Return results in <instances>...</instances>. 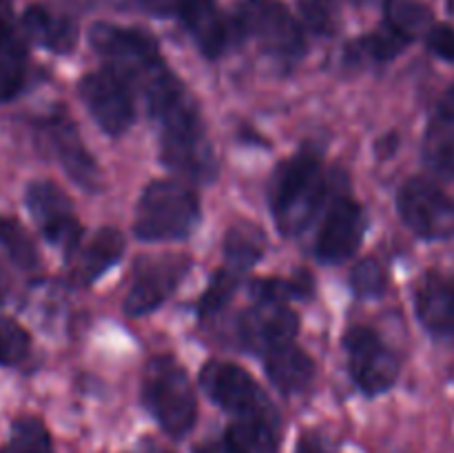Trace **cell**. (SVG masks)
<instances>
[{
    "label": "cell",
    "mask_w": 454,
    "mask_h": 453,
    "mask_svg": "<svg viewBox=\"0 0 454 453\" xmlns=\"http://www.w3.org/2000/svg\"><path fill=\"white\" fill-rule=\"evenodd\" d=\"M140 91L158 127L160 163L186 182H215L220 176V158L208 136L202 109L189 87L162 65L142 80Z\"/></svg>",
    "instance_id": "obj_1"
},
{
    "label": "cell",
    "mask_w": 454,
    "mask_h": 453,
    "mask_svg": "<svg viewBox=\"0 0 454 453\" xmlns=\"http://www.w3.org/2000/svg\"><path fill=\"white\" fill-rule=\"evenodd\" d=\"M335 182V178L326 173L322 147L301 145L295 154L282 160L266 191L270 216L279 234L286 238L304 234L328 204Z\"/></svg>",
    "instance_id": "obj_2"
},
{
    "label": "cell",
    "mask_w": 454,
    "mask_h": 453,
    "mask_svg": "<svg viewBox=\"0 0 454 453\" xmlns=\"http://www.w3.org/2000/svg\"><path fill=\"white\" fill-rule=\"evenodd\" d=\"M140 398L160 429L182 440L198 422V395L186 369L171 354H158L145 364Z\"/></svg>",
    "instance_id": "obj_3"
},
{
    "label": "cell",
    "mask_w": 454,
    "mask_h": 453,
    "mask_svg": "<svg viewBox=\"0 0 454 453\" xmlns=\"http://www.w3.org/2000/svg\"><path fill=\"white\" fill-rule=\"evenodd\" d=\"M200 218L202 203L198 191L182 180L160 178L140 194L133 234L145 242H176L198 229Z\"/></svg>",
    "instance_id": "obj_4"
},
{
    "label": "cell",
    "mask_w": 454,
    "mask_h": 453,
    "mask_svg": "<svg viewBox=\"0 0 454 453\" xmlns=\"http://www.w3.org/2000/svg\"><path fill=\"white\" fill-rule=\"evenodd\" d=\"M239 40H251L273 60L295 65L306 53L304 27L282 0H242L233 13Z\"/></svg>",
    "instance_id": "obj_5"
},
{
    "label": "cell",
    "mask_w": 454,
    "mask_h": 453,
    "mask_svg": "<svg viewBox=\"0 0 454 453\" xmlns=\"http://www.w3.org/2000/svg\"><path fill=\"white\" fill-rule=\"evenodd\" d=\"M35 142L44 154L51 155L75 187L89 194L105 189V173L84 145L78 123L62 105L51 107L47 114L34 120Z\"/></svg>",
    "instance_id": "obj_6"
},
{
    "label": "cell",
    "mask_w": 454,
    "mask_h": 453,
    "mask_svg": "<svg viewBox=\"0 0 454 453\" xmlns=\"http://www.w3.org/2000/svg\"><path fill=\"white\" fill-rule=\"evenodd\" d=\"M87 38L93 52L105 58V65L127 76L133 87L140 84L151 71L167 65L158 38L146 29L120 27L114 22H93Z\"/></svg>",
    "instance_id": "obj_7"
},
{
    "label": "cell",
    "mask_w": 454,
    "mask_h": 453,
    "mask_svg": "<svg viewBox=\"0 0 454 453\" xmlns=\"http://www.w3.org/2000/svg\"><path fill=\"white\" fill-rule=\"evenodd\" d=\"M78 96L106 136H124L136 123V87L114 67L105 65L102 69L82 76L78 83Z\"/></svg>",
    "instance_id": "obj_8"
},
{
    "label": "cell",
    "mask_w": 454,
    "mask_h": 453,
    "mask_svg": "<svg viewBox=\"0 0 454 453\" xmlns=\"http://www.w3.org/2000/svg\"><path fill=\"white\" fill-rule=\"evenodd\" d=\"M22 200L44 242L62 251L65 258L74 256L84 240V226L65 189L49 178H38L25 187Z\"/></svg>",
    "instance_id": "obj_9"
},
{
    "label": "cell",
    "mask_w": 454,
    "mask_h": 453,
    "mask_svg": "<svg viewBox=\"0 0 454 453\" xmlns=\"http://www.w3.org/2000/svg\"><path fill=\"white\" fill-rule=\"evenodd\" d=\"M366 231V209L335 182V191L328 200L326 213L315 238V258L322 265H344L359 251Z\"/></svg>",
    "instance_id": "obj_10"
},
{
    "label": "cell",
    "mask_w": 454,
    "mask_h": 453,
    "mask_svg": "<svg viewBox=\"0 0 454 453\" xmlns=\"http://www.w3.org/2000/svg\"><path fill=\"white\" fill-rule=\"evenodd\" d=\"M397 213L419 238H454V198L428 178H411L399 187Z\"/></svg>",
    "instance_id": "obj_11"
},
{
    "label": "cell",
    "mask_w": 454,
    "mask_h": 453,
    "mask_svg": "<svg viewBox=\"0 0 454 453\" xmlns=\"http://www.w3.org/2000/svg\"><path fill=\"white\" fill-rule=\"evenodd\" d=\"M348 373L357 389L368 398L388 393L399 378V358L371 327L348 329L344 336Z\"/></svg>",
    "instance_id": "obj_12"
},
{
    "label": "cell",
    "mask_w": 454,
    "mask_h": 453,
    "mask_svg": "<svg viewBox=\"0 0 454 453\" xmlns=\"http://www.w3.org/2000/svg\"><path fill=\"white\" fill-rule=\"evenodd\" d=\"M193 269V258L186 253H160L137 260L136 278L124 298V314L129 318H145L164 305L182 280Z\"/></svg>",
    "instance_id": "obj_13"
},
{
    "label": "cell",
    "mask_w": 454,
    "mask_h": 453,
    "mask_svg": "<svg viewBox=\"0 0 454 453\" xmlns=\"http://www.w3.org/2000/svg\"><path fill=\"white\" fill-rule=\"evenodd\" d=\"M200 386L213 404L233 417L270 407L255 378L229 360H208L200 369Z\"/></svg>",
    "instance_id": "obj_14"
},
{
    "label": "cell",
    "mask_w": 454,
    "mask_h": 453,
    "mask_svg": "<svg viewBox=\"0 0 454 453\" xmlns=\"http://www.w3.org/2000/svg\"><path fill=\"white\" fill-rule=\"evenodd\" d=\"M300 315L282 302H255L238 320V338L251 354L264 358L270 351L295 342Z\"/></svg>",
    "instance_id": "obj_15"
},
{
    "label": "cell",
    "mask_w": 454,
    "mask_h": 453,
    "mask_svg": "<svg viewBox=\"0 0 454 453\" xmlns=\"http://www.w3.org/2000/svg\"><path fill=\"white\" fill-rule=\"evenodd\" d=\"M124 251H127V242H124L122 231L115 226H100L87 240H82L74 256L67 258L69 282L80 289L91 287L111 266L118 265Z\"/></svg>",
    "instance_id": "obj_16"
},
{
    "label": "cell",
    "mask_w": 454,
    "mask_h": 453,
    "mask_svg": "<svg viewBox=\"0 0 454 453\" xmlns=\"http://www.w3.org/2000/svg\"><path fill=\"white\" fill-rule=\"evenodd\" d=\"M182 27L207 58L224 56L238 38L233 18L222 13L217 0H189L180 16Z\"/></svg>",
    "instance_id": "obj_17"
},
{
    "label": "cell",
    "mask_w": 454,
    "mask_h": 453,
    "mask_svg": "<svg viewBox=\"0 0 454 453\" xmlns=\"http://www.w3.org/2000/svg\"><path fill=\"white\" fill-rule=\"evenodd\" d=\"M415 311L421 327L437 340H454V275L428 271L415 289Z\"/></svg>",
    "instance_id": "obj_18"
},
{
    "label": "cell",
    "mask_w": 454,
    "mask_h": 453,
    "mask_svg": "<svg viewBox=\"0 0 454 453\" xmlns=\"http://www.w3.org/2000/svg\"><path fill=\"white\" fill-rule=\"evenodd\" d=\"M279 444L282 417L270 404L260 411L235 417L224 431L222 453H279Z\"/></svg>",
    "instance_id": "obj_19"
},
{
    "label": "cell",
    "mask_w": 454,
    "mask_h": 453,
    "mask_svg": "<svg viewBox=\"0 0 454 453\" xmlns=\"http://www.w3.org/2000/svg\"><path fill=\"white\" fill-rule=\"evenodd\" d=\"M20 25L29 43L58 53V56L74 52L80 38L78 22L74 18L53 12L44 4L27 7L20 16Z\"/></svg>",
    "instance_id": "obj_20"
},
{
    "label": "cell",
    "mask_w": 454,
    "mask_h": 453,
    "mask_svg": "<svg viewBox=\"0 0 454 453\" xmlns=\"http://www.w3.org/2000/svg\"><path fill=\"white\" fill-rule=\"evenodd\" d=\"M262 360H264V369L270 385L284 395L304 393L315 382V376H317L315 360L295 342L270 351Z\"/></svg>",
    "instance_id": "obj_21"
},
{
    "label": "cell",
    "mask_w": 454,
    "mask_h": 453,
    "mask_svg": "<svg viewBox=\"0 0 454 453\" xmlns=\"http://www.w3.org/2000/svg\"><path fill=\"white\" fill-rule=\"evenodd\" d=\"M426 169L439 180H454V118L434 114L430 118L421 145Z\"/></svg>",
    "instance_id": "obj_22"
},
{
    "label": "cell",
    "mask_w": 454,
    "mask_h": 453,
    "mask_svg": "<svg viewBox=\"0 0 454 453\" xmlns=\"http://www.w3.org/2000/svg\"><path fill=\"white\" fill-rule=\"evenodd\" d=\"M266 253V234L253 222H238L226 231L224 266L247 275Z\"/></svg>",
    "instance_id": "obj_23"
},
{
    "label": "cell",
    "mask_w": 454,
    "mask_h": 453,
    "mask_svg": "<svg viewBox=\"0 0 454 453\" xmlns=\"http://www.w3.org/2000/svg\"><path fill=\"white\" fill-rule=\"evenodd\" d=\"M0 253L22 271H35L40 266V251L34 235L18 218L0 213Z\"/></svg>",
    "instance_id": "obj_24"
},
{
    "label": "cell",
    "mask_w": 454,
    "mask_h": 453,
    "mask_svg": "<svg viewBox=\"0 0 454 453\" xmlns=\"http://www.w3.org/2000/svg\"><path fill=\"white\" fill-rule=\"evenodd\" d=\"M248 293L255 302L310 300L315 293V280L306 269L295 271L288 278H255L248 284Z\"/></svg>",
    "instance_id": "obj_25"
},
{
    "label": "cell",
    "mask_w": 454,
    "mask_h": 453,
    "mask_svg": "<svg viewBox=\"0 0 454 453\" xmlns=\"http://www.w3.org/2000/svg\"><path fill=\"white\" fill-rule=\"evenodd\" d=\"M4 453H56L47 425L35 416H20L9 426Z\"/></svg>",
    "instance_id": "obj_26"
},
{
    "label": "cell",
    "mask_w": 454,
    "mask_h": 453,
    "mask_svg": "<svg viewBox=\"0 0 454 453\" xmlns=\"http://www.w3.org/2000/svg\"><path fill=\"white\" fill-rule=\"evenodd\" d=\"M412 40L408 36H403L402 31L395 29L393 25L384 22L380 29L371 31L364 38H359L357 43L348 47V56H364L368 60L375 62H390L403 52V49L411 44Z\"/></svg>",
    "instance_id": "obj_27"
},
{
    "label": "cell",
    "mask_w": 454,
    "mask_h": 453,
    "mask_svg": "<svg viewBox=\"0 0 454 453\" xmlns=\"http://www.w3.org/2000/svg\"><path fill=\"white\" fill-rule=\"evenodd\" d=\"M34 338L12 315L0 314V369H18L31 358Z\"/></svg>",
    "instance_id": "obj_28"
},
{
    "label": "cell",
    "mask_w": 454,
    "mask_h": 453,
    "mask_svg": "<svg viewBox=\"0 0 454 453\" xmlns=\"http://www.w3.org/2000/svg\"><path fill=\"white\" fill-rule=\"evenodd\" d=\"M384 9V22L393 25L411 40H415L424 31L428 34V29L433 27V13L419 0H386Z\"/></svg>",
    "instance_id": "obj_29"
},
{
    "label": "cell",
    "mask_w": 454,
    "mask_h": 453,
    "mask_svg": "<svg viewBox=\"0 0 454 453\" xmlns=\"http://www.w3.org/2000/svg\"><path fill=\"white\" fill-rule=\"evenodd\" d=\"M29 84V52L0 47V105H9Z\"/></svg>",
    "instance_id": "obj_30"
},
{
    "label": "cell",
    "mask_w": 454,
    "mask_h": 453,
    "mask_svg": "<svg viewBox=\"0 0 454 453\" xmlns=\"http://www.w3.org/2000/svg\"><path fill=\"white\" fill-rule=\"evenodd\" d=\"M244 275H239L238 271L229 269V266H220V269L213 274L211 282H208L207 291L202 293L198 302V318L208 320L215 318L231 300L238 293L239 284H242Z\"/></svg>",
    "instance_id": "obj_31"
},
{
    "label": "cell",
    "mask_w": 454,
    "mask_h": 453,
    "mask_svg": "<svg viewBox=\"0 0 454 453\" xmlns=\"http://www.w3.org/2000/svg\"><path fill=\"white\" fill-rule=\"evenodd\" d=\"M350 289L359 300H380L388 291V274L377 258H364L350 271Z\"/></svg>",
    "instance_id": "obj_32"
},
{
    "label": "cell",
    "mask_w": 454,
    "mask_h": 453,
    "mask_svg": "<svg viewBox=\"0 0 454 453\" xmlns=\"http://www.w3.org/2000/svg\"><path fill=\"white\" fill-rule=\"evenodd\" d=\"M304 25L317 36H335L340 31L341 16L335 0H297Z\"/></svg>",
    "instance_id": "obj_33"
},
{
    "label": "cell",
    "mask_w": 454,
    "mask_h": 453,
    "mask_svg": "<svg viewBox=\"0 0 454 453\" xmlns=\"http://www.w3.org/2000/svg\"><path fill=\"white\" fill-rule=\"evenodd\" d=\"M29 40L22 31L20 18L16 16L13 0H0V47L29 52Z\"/></svg>",
    "instance_id": "obj_34"
},
{
    "label": "cell",
    "mask_w": 454,
    "mask_h": 453,
    "mask_svg": "<svg viewBox=\"0 0 454 453\" xmlns=\"http://www.w3.org/2000/svg\"><path fill=\"white\" fill-rule=\"evenodd\" d=\"M106 3L114 4L115 9H122V12L146 13V16L155 18H177L180 20L189 0H106Z\"/></svg>",
    "instance_id": "obj_35"
},
{
    "label": "cell",
    "mask_w": 454,
    "mask_h": 453,
    "mask_svg": "<svg viewBox=\"0 0 454 453\" xmlns=\"http://www.w3.org/2000/svg\"><path fill=\"white\" fill-rule=\"evenodd\" d=\"M426 44L434 56L454 65V27L433 25L426 34Z\"/></svg>",
    "instance_id": "obj_36"
},
{
    "label": "cell",
    "mask_w": 454,
    "mask_h": 453,
    "mask_svg": "<svg viewBox=\"0 0 454 453\" xmlns=\"http://www.w3.org/2000/svg\"><path fill=\"white\" fill-rule=\"evenodd\" d=\"M295 453H335V451H333L331 442H328L324 435H319L317 431H309V433H304L300 438Z\"/></svg>",
    "instance_id": "obj_37"
},
{
    "label": "cell",
    "mask_w": 454,
    "mask_h": 453,
    "mask_svg": "<svg viewBox=\"0 0 454 453\" xmlns=\"http://www.w3.org/2000/svg\"><path fill=\"white\" fill-rule=\"evenodd\" d=\"M397 149H399L397 133H386V136H381L375 145V151L380 158H393Z\"/></svg>",
    "instance_id": "obj_38"
},
{
    "label": "cell",
    "mask_w": 454,
    "mask_h": 453,
    "mask_svg": "<svg viewBox=\"0 0 454 453\" xmlns=\"http://www.w3.org/2000/svg\"><path fill=\"white\" fill-rule=\"evenodd\" d=\"M12 289H13L12 275H9L7 266H4L3 260H0V309H3V306L9 302V298H12Z\"/></svg>",
    "instance_id": "obj_39"
},
{
    "label": "cell",
    "mask_w": 454,
    "mask_h": 453,
    "mask_svg": "<svg viewBox=\"0 0 454 453\" xmlns=\"http://www.w3.org/2000/svg\"><path fill=\"white\" fill-rule=\"evenodd\" d=\"M437 114L448 115V118H454V83L448 87V91L443 93L442 100H439Z\"/></svg>",
    "instance_id": "obj_40"
},
{
    "label": "cell",
    "mask_w": 454,
    "mask_h": 453,
    "mask_svg": "<svg viewBox=\"0 0 454 453\" xmlns=\"http://www.w3.org/2000/svg\"><path fill=\"white\" fill-rule=\"evenodd\" d=\"M131 453H173V451H168V449L162 447V444L153 442L151 438H145Z\"/></svg>",
    "instance_id": "obj_41"
},
{
    "label": "cell",
    "mask_w": 454,
    "mask_h": 453,
    "mask_svg": "<svg viewBox=\"0 0 454 453\" xmlns=\"http://www.w3.org/2000/svg\"><path fill=\"white\" fill-rule=\"evenodd\" d=\"M195 453H222V444H215V442L200 444V447L195 449Z\"/></svg>",
    "instance_id": "obj_42"
},
{
    "label": "cell",
    "mask_w": 454,
    "mask_h": 453,
    "mask_svg": "<svg viewBox=\"0 0 454 453\" xmlns=\"http://www.w3.org/2000/svg\"><path fill=\"white\" fill-rule=\"evenodd\" d=\"M446 7H448V12L454 16V0H446Z\"/></svg>",
    "instance_id": "obj_43"
},
{
    "label": "cell",
    "mask_w": 454,
    "mask_h": 453,
    "mask_svg": "<svg viewBox=\"0 0 454 453\" xmlns=\"http://www.w3.org/2000/svg\"><path fill=\"white\" fill-rule=\"evenodd\" d=\"M0 453H4V451H3V447H0Z\"/></svg>",
    "instance_id": "obj_44"
}]
</instances>
